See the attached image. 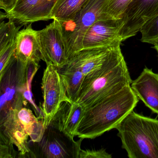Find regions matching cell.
<instances>
[{
  "label": "cell",
  "instance_id": "obj_1",
  "mask_svg": "<svg viewBox=\"0 0 158 158\" xmlns=\"http://www.w3.org/2000/svg\"><path fill=\"white\" fill-rule=\"evenodd\" d=\"M138 102L131 85L104 98L86 109L75 136L92 139L115 128Z\"/></svg>",
  "mask_w": 158,
  "mask_h": 158
},
{
  "label": "cell",
  "instance_id": "obj_2",
  "mask_svg": "<svg viewBox=\"0 0 158 158\" xmlns=\"http://www.w3.org/2000/svg\"><path fill=\"white\" fill-rule=\"evenodd\" d=\"M117 43L101 68L85 77L77 102L85 109L132 83L129 71Z\"/></svg>",
  "mask_w": 158,
  "mask_h": 158
},
{
  "label": "cell",
  "instance_id": "obj_3",
  "mask_svg": "<svg viewBox=\"0 0 158 158\" xmlns=\"http://www.w3.org/2000/svg\"><path fill=\"white\" fill-rule=\"evenodd\" d=\"M129 158H158V120L134 111L115 127Z\"/></svg>",
  "mask_w": 158,
  "mask_h": 158
},
{
  "label": "cell",
  "instance_id": "obj_4",
  "mask_svg": "<svg viewBox=\"0 0 158 158\" xmlns=\"http://www.w3.org/2000/svg\"><path fill=\"white\" fill-rule=\"evenodd\" d=\"M109 1L89 0L73 17L64 21H57L68 61L83 49V39L89 28L98 20L105 18L103 10Z\"/></svg>",
  "mask_w": 158,
  "mask_h": 158
},
{
  "label": "cell",
  "instance_id": "obj_5",
  "mask_svg": "<svg viewBox=\"0 0 158 158\" xmlns=\"http://www.w3.org/2000/svg\"><path fill=\"white\" fill-rule=\"evenodd\" d=\"M27 65H24L14 55L1 81V115L2 122L11 110H20L27 103Z\"/></svg>",
  "mask_w": 158,
  "mask_h": 158
},
{
  "label": "cell",
  "instance_id": "obj_6",
  "mask_svg": "<svg viewBox=\"0 0 158 158\" xmlns=\"http://www.w3.org/2000/svg\"><path fill=\"white\" fill-rule=\"evenodd\" d=\"M83 139L75 141L50 125L42 139L39 142H33L36 147L31 151L30 158H78Z\"/></svg>",
  "mask_w": 158,
  "mask_h": 158
},
{
  "label": "cell",
  "instance_id": "obj_7",
  "mask_svg": "<svg viewBox=\"0 0 158 158\" xmlns=\"http://www.w3.org/2000/svg\"><path fill=\"white\" fill-rule=\"evenodd\" d=\"M41 84L43 102L41 118L46 129L50 124L61 104L69 100L60 74L53 65H47Z\"/></svg>",
  "mask_w": 158,
  "mask_h": 158
},
{
  "label": "cell",
  "instance_id": "obj_8",
  "mask_svg": "<svg viewBox=\"0 0 158 158\" xmlns=\"http://www.w3.org/2000/svg\"><path fill=\"white\" fill-rule=\"evenodd\" d=\"M39 44L42 60L47 65L52 64L58 70L68 62L64 43L58 22H53L45 28L38 31Z\"/></svg>",
  "mask_w": 158,
  "mask_h": 158
},
{
  "label": "cell",
  "instance_id": "obj_9",
  "mask_svg": "<svg viewBox=\"0 0 158 158\" xmlns=\"http://www.w3.org/2000/svg\"><path fill=\"white\" fill-rule=\"evenodd\" d=\"M158 15V0H133L122 16V42L136 35L146 22Z\"/></svg>",
  "mask_w": 158,
  "mask_h": 158
},
{
  "label": "cell",
  "instance_id": "obj_10",
  "mask_svg": "<svg viewBox=\"0 0 158 158\" xmlns=\"http://www.w3.org/2000/svg\"><path fill=\"white\" fill-rule=\"evenodd\" d=\"M58 0H17L13 9L1 18L13 20L21 25L51 20L52 10Z\"/></svg>",
  "mask_w": 158,
  "mask_h": 158
},
{
  "label": "cell",
  "instance_id": "obj_11",
  "mask_svg": "<svg viewBox=\"0 0 158 158\" xmlns=\"http://www.w3.org/2000/svg\"><path fill=\"white\" fill-rule=\"evenodd\" d=\"M123 26L122 18H103L95 22L87 31L83 39V49L111 46L121 41L120 31Z\"/></svg>",
  "mask_w": 158,
  "mask_h": 158
},
{
  "label": "cell",
  "instance_id": "obj_12",
  "mask_svg": "<svg viewBox=\"0 0 158 158\" xmlns=\"http://www.w3.org/2000/svg\"><path fill=\"white\" fill-rule=\"evenodd\" d=\"M18 110H11L2 122L1 132L10 139L19 151V158H30L31 149L28 141L29 136L24 124L17 114Z\"/></svg>",
  "mask_w": 158,
  "mask_h": 158
},
{
  "label": "cell",
  "instance_id": "obj_13",
  "mask_svg": "<svg viewBox=\"0 0 158 158\" xmlns=\"http://www.w3.org/2000/svg\"><path fill=\"white\" fill-rule=\"evenodd\" d=\"M131 86L138 98L158 114V74L146 67Z\"/></svg>",
  "mask_w": 158,
  "mask_h": 158
},
{
  "label": "cell",
  "instance_id": "obj_14",
  "mask_svg": "<svg viewBox=\"0 0 158 158\" xmlns=\"http://www.w3.org/2000/svg\"><path fill=\"white\" fill-rule=\"evenodd\" d=\"M85 110L77 102H64L61 104L50 125L74 139Z\"/></svg>",
  "mask_w": 158,
  "mask_h": 158
},
{
  "label": "cell",
  "instance_id": "obj_15",
  "mask_svg": "<svg viewBox=\"0 0 158 158\" xmlns=\"http://www.w3.org/2000/svg\"><path fill=\"white\" fill-rule=\"evenodd\" d=\"M121 41H117L107 47L84 49L75 54L68 60L79 69L85 76L98 70L104 64L115 45Z\"/></svg>",
  "mask_w": 158,
  "mask_h": 158
},
{
  "label": "cell",
  "instance_id": "obj_16",
  "mask_svg": "<svg viewBox=\"0 0 158 158\" xmlns=\"http://www.w3.org/2000/svg\"><path fill=\"white\" fill-rule=\"evenodd\" d=\"M15 55L26 66L29 63H39L42 60L38 31L33 29L31 24L18 32Z\"/></svg>",
  "mask_w": 158,
  "mask_h": 158
},
{
  "label": "cell",
  "instance_id": "obj_17",
  "mask_svg": "<svg viewBox=\"0 0 158 158\" xmlns=\"http://www.w3.org/2000/svg\"><path fill=\"white\" fill-rule=\"evenodd\" d=\"M58 71L64 84L69 101L77 102L85 76L79 69L68 63Z\"/></svg>",
  "mask_w": 158,
  "mask_h": 158
},
{
  "label": "cell",
  "instance_id": "obj_18",
  "mask_svg": "<svg viewBox=\"0 0 158 158\" xmlns=\"http://www.w3.org/2000/svg\"><path fill=\"white\" fill-rule=\"evenodd\" d=\"M17 114L19 119L26 127L31 141L40 142L46 131L43 121L39 120L30 109L26 107L18 110Z\"/></svg>",
  "mask_w": 158,
  "mask_h": 158
},
{
  "label": "cell",
  "instance_id": "obj_19",
  "mask_svg": "<svg viewBox=\"0 0 158 158\" xmlns=\"http://www.w3.org/2000/svg\"><path fill=\"white\" fill-rule=\"evenodd\" d=\"M89 0H58L52 11L51 19L64 21L73 17Z\"/></svg>",
  "mask_w": 158,
  "mask_h": 158
},
{
  "label": "cell",
  "instance_id": "obj_20",
  "mask_svg": "<svg viewBox=\"0 0 158 158\" xmlns=\"http://www.w3.org/2000/svg\"><path fill=\"white\" fill-rule=\"evenodd\" d=\"M21 27H16L14 21L9 19L7 23L1 22L0 24V51L15 40Z\"/></svg>",
  "mask_w": 158,
  "mask_h": 158
},
{
  "label": "cell",
  "instance_id": "obj_21",
  "mask_svg": "<svg viewBox=\"0 0 158 158\" xmlns=\"http://www.w3.org/2000/svg\"><path fill=\"white\" fill-rule=\"evenodd\" d=\"M132 1L110 0L103 10V16L105 18H122L124 12Z\"/></svg>",
  "mask_w": 158,
  "mask_h": 158
},
{
  "label": "cell",
  "instance_id": "obj_22",
  "mask_svg": "<svg viewBox=\"0 0 158 158\" xmlns=\"http://www.w3.org/2000/svg\"><path fill=\"white\" fill-rule=\"evenodd\" d=\"M139 32L141 34L140 41L151 44L158 39V15L143 25Z\"/></svg>",
  "mask_w": 158,
  "mask_h": 158
},
{
  "label": "cell",
  "instance_id": "obj_23",
  "mask_svg": "<svg viewBox=\"0 0 158 158\" xmlns=\"http://www.w3.org/2000/svg\"><path fill=\"white\" fill-rule=\"evenodd\" d=\"M16 48V39L5 49L0 51V78L2 77L12 59Z\"/></svg>",
  "mask_w": 158,
  "mask_h": 158
},
{
  "label": "cell",
  "instance_id": "obj_24",
  "mask_svg": "<svg viewBox=\"0 0 158 158\" xmlns=\"http://www.w3.org/2000/svg\"><path fill=\"white\" fill-rule=\"evenodd\" d=\"M14 144L9 138L2 132L0 133V158H13L18 157L14 148Z\"/></svg>",
  "mask_w": 158,
  "mask_h": 158
},
{
  "label": "cell",
  "instance_id": "obj_25",
  "mask_svg": "<svg viewBox=\"0 0 158 158\" xmlns=\"http://www.w3.org/2000/svg\"><path fill=\"white\" fill-rule=\"evenodd\" d=\"M112 155L103 148L100 149L80 150L78 158H111Z\"/></svg>",
  "mask_w": 158,
  "mask_h": 158
},
{
  "label": "cell",
  "instance_id": "obj_26",
  "mask_svg": "<svg viewBox=\"0 0 158 158\" xmlns=\"http://www.w3.org/2000/svg\"><path fill=\"white\" fill-rule=\"evenodd\" d=\"M17 1V0H0V8L5 12H9L13 9Z\"/></svg>",
  "mask_w": 158,
  "mask_h": 158
},
{
  "label": "cell",
  "instance_id": "obj_27",
  "mask_svg": "<svg viewBox=\"0 0 158 158\" xmlns=\"http://www.w3.org/2000/svg\"><path fill=\"white\" fill-rule=\"evenodd\" d=\"M152 44L153 45V47H152V48L155 49L157 51L158 53V39L154 40V41L152 43Z\"/></svg>",
  "mask_w": 158,
  "mask_h": 158
}]
</instances>
